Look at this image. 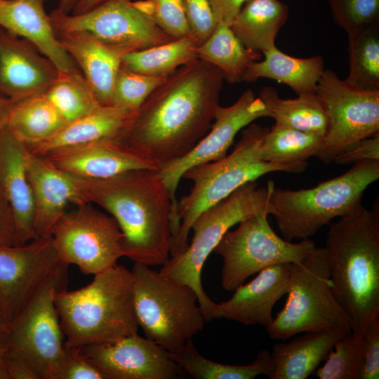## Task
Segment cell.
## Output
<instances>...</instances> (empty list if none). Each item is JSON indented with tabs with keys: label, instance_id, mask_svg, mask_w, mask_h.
Listing matches in <instances>:
<instances>
[{
	"label": "cell",
	"instance_id": "1",
	"mask_svg": "<svg viewBox=\"0 0 379 379\" xmlns=\"http://www.w3.org/2000/svg\"><path fill=\"white\" fill-rule=\"evenodd\" d=\"M224 77L199 58L168 75L132 114L115 139L159 168L188 152L208 133Z\"/></svg>",
	"mask_w": 379,
	"mask_h": 379
},
{
	"label": "cell",
	"instance_id": "2",
	"mask_svg": "<svg viewBox=\"0 0 379 379\" xmlns=\"http://www.w3.org/2000/svg\"><path fill=\"white\" fill-rule=\"evenodd\" d=\"M81 204L112 216L124 234L125 257L147 266L170 257L173 202L159 170L139 169L111 178H80Z\"/></svg>",
	"mask_w": 379,
	"mask_h": 379
},
{
	"label": "cell",
	"instance_id": "3",
	"mask_svg": "<svg viewBox=\"0 0 379 379\" xmlns=\"http://www.w3.org/2000/svg\"><path fill=\"white\" fill-rule=\"evenodd\" d=\"M333 292L362 335L379 316V211L361 204L329 224L324 247Z\"/></svg>",
	"mask_w": 379,
	"mask_h": 379
},
{
	"label": "cell",
	"instance_id": "4",
	"mask_svg": "<svg viewBox=\"0 0 379 379\" xmlns=\"http://www.w3.org/2000/svg\"><path fill=\"white\" fill-rule=\"evenodd\" d=\"M54 302L65 347L111 343L138 333L133 276L122 265L94 275L79 289L57 291Z\"/></svg>",
	"mask_w": 379,
	"mask_h": 379
},
{
	"label": "cell",
	"instance_id": "5",
	"mask_svg": "<svg viewBox=\"0 0 379 379\" xmlns=\"http://www.w3.org/2000/svg\"><path fill=\"white\" fill-rule=\"evenodd\" d=\"M269 127L251 124L245 127L232 152L223 158L194 166L182 175L190 180V192L177 200L172 215L170 255L187 246L192 225L206 209L223 200L244 184L272 172L301 173L308 162L295 164H273L262 160L258 149Z\"/></svg>",
	"mask_w": 379,
	"mask_h": 379
},
{
	"label": "cell",
	"instance_id": "6",
	"mask_svg": "<svg viewBox=\"0 0 379 379\" xmlns=\"http://www.w3.org/2000/svg\"><path fill=\"white\" fill-rule=\"evenodd\" d=\"M378 178L379 161L367 160L312 188L291 190L274 186L269 215L285 240L310 239L332 220L360 205L364 191Z\"/></svg>",
	"mask_w": 379,
	"mask_h": 379
},
{
	"label": "cell",
	"instance_id": "7",
	"mask_svg": "<svg viewBox=\"0 0 379 379\" xmlns=\"http://www.w3.org/2000/svg\"><path fill=\"white\" fill-rule=\"evenodd\" d=\"M274 186L272 180H268L265 187H258L255 181L248 182L204 211L192 225L191 243L182 252L169 257L161 265V274L194 291L206 321L213 319L216 302L203 288L201 272L205 262L232 227L252 215L269 214V199Z\"/></svg>",
	"mask_w": 379,
	"mask_h": 379
},
{
	"label": "cell",
	"instance_id": "8",
	"mask_svg": "<svg viewBox=\"0 0 379 379\" xmlns=\"http://www.w3.org/2000/svg\"><path fill=\"white\" fill-rule=\"evenodd\" d=\"M133 304L145 337L168 352L180 350L206 321L194 291L149 266L134 262Z\"/></svg>",
	"mask_w": 379,
	"mask_h": 379
},
{
	"label": "cell",
	"instance_id": "9",
	"mask_svg": "<svg viewBox=\"0 0 379 379\" xmlns=\"http://www.w3.org/2000/svg\"><path fill=\"white\" fill-rule=\"evenodd\" d=\"M288 298L265 328L270 338L283 340L306 332L352 330L350 320L333 292L324 247H315L294 264Z\"/></svg>",
	"mask_w": 379,
	"mask_h": 379
},
{
	"label": "cell",
	"instance_id": "10",
	"mask_svg": "<svg viewBox=\"0 0 379 379\" xmlns=\"http://www.w3.org/2000/svg\"><path fill=\"white\" fill-rule=\"evenodd\" d=\"M269 214L248 217L229 230L213 252L221 256V283L234 291L252 275L278 264H300L316 247L310 239L294 243L277 235L268 222Z\"/></svg>",
	"mask_w": 379,
	"mask_h": 379
},
{
	"label": "cell",
	"instance_id": "11",
	"mask_svg": "<svg viewBox=\"0 0 379 379\" xmlns=\"http://www.w3.org/2000/svg\"><path fill=\"white\" fill-rule=\"evenodd\" d=\"M67 269L48 281L2 332L7 350L25 361L38 379H57L65 355L63 333L55 305L65 289Z\"/></svg>",
	"mask_w": 379,
	"mask_h": 379
},
{
	"label": "cell",
	"instance_id": "12",
	"mask_svg": "<svg viewBox=\"0 0 379 379\" xmlns=\"http://www.w3.org/2000/svg\"><path fill=\"white\" fill-rule=\"evenodd\" d=\"M316 94L328 119V128L317 158L329 164L345 149L379 133V88H364L324 69Z\"/></svg>",
	"mask_w": 379,
	"mask_h": 379
},
{
	"label": "cell",
	"instance_id": "13",
	"mask_svg": "<svg viewBox=\"0 0 379 379\" xmlns=\"http://www.w3.org/2000/svg\"><path fill=\"white\" fill-rule=\"evenodd\" d=\"M51 237L60 259L85 274L102 272L125 256L124 234L117 221L92 204L65 212Z\"/></svg>",
	"mask_w": 379,
	"mask_h": 379
},
{
	"label": "cell",
	"instance_id": "14",
	"mask_svg": "<svg viewBox=\"0 0 379 379\" xmlns=\"http://www.w3.org/2000/svg\"><path fill=\"white\" fill-rule=\"evenodd\" d=\"M67 266L60 259L51 236L20 245L0 244V317L6 326Z\"/></svg>",
	"mask_w": 379,
	"mask_h": 379
},
{
	"label": "cell",
	"instance_id": "15",
	"mask_svg": "<svg viewBox=\"0 0 379 379\" xmlns=\"http://www.w3.org/2000/svg\"><path fill=\"white\" fill-rule=\"evenodd\" d=\"M49 15L57 32L85 31L106 44L131 51L174 40L131 0H106L77 14L62 13L55 8Z\"/></svg>",
	"mask_w": 379,
	"mask_h": 379
},
{
	"label": "cell",
	"instance_id": "16",
	"mask_svg": "<svg viewBox=\"0 0 379 379\" xmlns=\"http://www.w3.org/2000/svg\"><path fill=\"white\" fill-rule=\"evenodd\" d=\"M265 117H270L267 105L251 89L244 91L232 105L218 107L209 131L192 149L159 169L173 202V213L176 190L185 171L225 157L237 134L254 120Z\"/></svg>",
	"mask_w": 379,
	"mask_h": 379
},
{
	"label": "cell",
	"instance_id": "17",
	"mask_svg": "<svg viewBox=\"0 0 379 379\" xmlns=\"http://www.w3.org/2000/svg\"><path fill=\"white\" fill-rule=\"evenodd\" d=\"M80 352L105 379H175L182 371L166 350L138 333Z\"/></svg>",
	"mask_w": 379,
	"mask_h": 379
},
{
	"label": "cell",
	"instance_id": "18",
	"mask_svg": "<svg viewBox=\"0 0 379 379\" xmlns=\"http://www.w3.org/2000/svg\"><path fill=\"white\" fill-rule=\"evenodd\" d=\"M58 73L32 44L0 27V95L19 101L43 94Z\"/></svg>",
	"mask_w": 379,
	"mask_h": 379
},
{
	"label": "cell",
	"instance_id": "19",
	"mask_svg": "<svg viewBox=\"0 0 379 379\" xmlns=\"http://www.w3.org/2000/svg\"><path fill=\"white\" fill-rule=\"evenodd\" d=\"M293 265H274L259 272L251 281L237 288L230 299L216 303L213 319L267 328L273 321L274 305L289 291Z\"/></svg>",
	"mask_w": 379,
	"mask_h": 379
},
{
	"label": "cell",
	"instance_id": "20",
	"mask_svg": "<svg viewBox=\"0 0 379 379\" xmlns=\"http://www.w3.org/2000/svg\"><path fill=\"white\" fill-rule=\"evenodd\" d=\"M41 157L58 168L86 180L105 179L139 169L159 170L154 161L114 138L64 148Z\"/></svg>",
	"mask_w": 379,
	"mask_h": 379
},
{
	"label": "cell",
	"instance_id": "21",
	"mask_svg": "<svg viewBox=\"0 0 379 379\" xmlns=\"http://www.w3.org/2000/svg\"><path fill=\"white\" fill-rule=\"evenodd\" d=\"M26 166L34 199L36 238L51 237L67 206L81 204L80 178L29 150Z\"/></svg>",
	"mask_w": 379,
	"mask_h": 379
},
{
	"label": "cell",
	"instance_id": "22",
	"mask_svg": "<svg viewBox=\"0 0 379 379\" xmlns=\"http://www.w3.org/2000/svg\"><path fill=\"white\" fill-rule=\"evenodd\" d=\"M27 150L6 125L0 127V191L13 211L16 245L36 238L34 199L26 166Z\"/></svg>",
	"mask_w": 379,
	"mask_h": 379
},
{
	"label": "cell",
	"instance_id": "23",
	"mask_svg": "<svg viewBox=\"0 0 379 379\" xmlns=\"http://www.w3.org/2000/svg\"><path fill=\"white\" fill-rule=\"evenodd\" d=\"M45 0H0V27L32 44L60 72L80 71L64 49Z\"/></svg>",
	"mask_w": 379,
	"mask_h": 379
},
{
	"label": "cell",
	"instance_id": "24",
	"mask_svg": "<svg viewBox=\"0 0 379 379\" xmlns=\"http://www.w3.org/2000/svg\"><path fill=\"white\" fill-rule=\"evenodd\" d=\"M57 34L98 102L101 105H110L123 57L131 51L106 44L85 31L58 32Z\"/></svg>",
	"mask_w": 379,
	"mask_h": 379
},
{
	"label": "cell",
	"instance_id": "25",
	"mask_svg": "<svg viewBox=\"0 0 379 379\" xmlns=\"http://www.w3.org/2000/svg\"><path fill=\"white\" fill-rule=\"evenodd\" d=\"M352 330L306 332L288 343L273 346L270 379H305L327 357L335 343Z\"/></svg>",
	"mask_w": 379,
	"mask_h": 379
},
{
	"label": "cell",
	"instance_id": "26",
	"mask_svg": "<svg viewBox=\"0 0 379 379\" xmlns=\"http://www.w3.org/2000/svg\"><path fill=\"white\" fill-rule=\"evenodd\" d=\"M133 113L121 107L100 105L88 114L67 123L51 138L27 147L34 154L45 156L64 148L115 139Z\"/></svg>",
	"mask_w": 379,
	"mask_h": 379
},
{
	"label": "cell",
	"instance_id": "27",
	"mask_svg": "<svg viewBox=\"0 0 379 379\" xmlns=\"http://www.w3.org/2000/svg\"><path fill=\"white\" fill-rule=\"evenodd\" d=\"M262 54V60L249 66L243 81L249 83L267 78L287 85L297 95L315 93L324 70L321 56L296 58L286 54L276 46Z\"/></svg>",
	"mask_w": 379,
	"mask_h": 379
},
{
	"label": "cell",
	"instance_id": "28",
	"mask_svg": "<svg viewBox=\"0 0 379 379\" xmlns=\"http://www.w3.org/2000/svg\"><path fill=\"white\" fill-rule=\"evenodd\" d=\"M288 14V6L280 0H248L230 27L246 48L263 53L276 46Z\"/></svg>",
	"mask_w": 379,
	"mask_h": 379
},
{
	"label": "cell",
	"instance_id": "29",
	"mask_svg": "<svg viewBox=\"0 0 379 379\" xmlns=\"http://www.w3.org/2000/svg\"><path fill=\"white\" fill-rule=\"evenodd\" d=\"M258 96L267 105L275 125L324 137L328 119L316 93L284 99L279 98L276 89L265 86Z\"/></svg>",
	"mask_w": 379,
	"mask_h": 379
},
{
	"label": "cell",
	"instance_id": "30",
	"mask_svg": "<svg viewBox=\"0 0 379 379\" xmlns=\"http://www.w3.org/2000/svg\"><path fill=\"white\" fill-rule=\"evenodd\" d=\"M197 58L217 67L230 84L243 81L252 62L261 59V53L246 48L230 26L220 22L212 34L197 48Z\"/></svg>",
	"mask_w": 379,
	"mask_h": 379
},
{
	"label": "cell",
	"instance_id": "31",
	"mask_svg": "<svg viewBox=\"0 0 379 379\" xmlns=\"http://www.w3.org/2000/svg\"><path fill=\"white\" fill-rule=\"evenodd\" d=\"M66 124L43 93L16 101L6 126L20 141L31 146L51 138Z\"/></svg>",
	"mask_w": 379,
	"mask_h": 379
},
{
	"label": "cell",
	"instance_id": "32",
	"mask_svg": "<svg viewBox=\"0 0 379 379\" xmlns=\"http://www.w3.org/2000/svg\"><path fill=\"white\" fill-rule=\"evenodd\" d=\"M168 354L182 370L196 379H253L260 375L268 376L272 370L271 353L267 350L260 352L247 365L221 364L201 355L192 339L180 350Z\"/></svg>",
	"mask_w": 379,
	"mask_h": 379
},
{
	"label": "cell",
	"instance_id": "33",
	"mask_svg": "<svg viewBox=\"0 0 379 379\" xmlns=\"http://www.w3.org/2000/svg\"><path fill=\"white\" fill-rule=\"evenodd\" d=\"M199 46L192 36L174 39L145 49L126 53L122 65L146 75L166 77L197 59Z\"/></svg>",
	"mask_w": 379,
	"mask_h": 379
},
{
	"label": "cell",
	"instance_id": "34",
	"mask_svg": "<svg viewBox=\"0 0 379 379\" xmlns=\"http://www.w3.org/2000/svg\"><path fill=\"white\" fill-rule=\"evenodd\" d=\"M324 136L274 124L263 135L259 146L260 158L279 164L307 162L318 156Z\"/></svg>",
	"mask_w": 379,
	"mask_h": 379
},
{
	"label": "cell",
	"instance_id": "35",
	"mask_svg": "<svg viewBox=\"0 0 379 379\" xmlns=\"http://www.w3.org/2000/svg\"><path fill=\"white\" fill-rule=\"evenodd\" d=\"M349 83L364 88H379V25L347 33Z\"/></svg>",
	"mask_w": 379,
	"mask_h": 379
},
{
	"label": "cell",
	"instance_id": "36",
	"mask_svg": "<svg viewBox=\"0 0 379 379\" xmlns=\"http://www.w3.org/2000/svg\"><path fill=\"white\" fill-rule=\"evenodd\" d=\"M44 95L67 123L101 105L80 71L59 72Z\"/></svg>",
	"mask_w": 379,
	"mask_h": 379
},
{
	"label": "cell",
	"instance_id": "37",
	"mask_svg": "<svg viewBox=\"0 0 379 379\" xmlns=\"http://www.w3.org/2000/svg\"><path fill=\"white\" fill-rule=\"evenodd\" d=\"M362 335L350 331L338 340L321 367L315 371L319 379H358L362 361Z\"/></svg>",
	"mask_w": 379,
	"mask_h": 379
},
{
	"label": "cell",
	"instance_id": "38",
	"mask_svg": "<svg viewBox=\"0 0 379 379\" xmlns=\"http://www.w3.org/2000/svg\"><path fill=\"white\" fill-rule=\"evenodd\" d=\"M167 77L146 75L121 65L114 82L110 105L134 112Z\"/></svg>",
	"mask_w": 379,
	"mask_h": 379
},
{
	"label": "cell",
	"instance_id": "39",
	"mask_svg": "<svg viewBox=\"0 0 379 379\" xmlns=\"http://www.w3.org/2000/svg\"><path fill=\"white\" fill-rule=\"evenodd\" d=\"M134 3L171 38L192 36L183 0H139Z\"/></svg>",
	"mask_w": 379,
	"mask_h": 379
},
{
	"label": "cell",
	"instance_id": "40",
	"mask_svg": "<svg viewBox=\"0 0 379 379\" xmlns=\"http://www.w3.org/2000/svg\"><path fill=\"white\" fill-rule=\"evenodd\" d=\"M332 17L347 33L379 25V0H328Z\"/></svg>",
	"mask_w": 379,
	"mask_h": 379
},
{
	"label": "cell",
	"instance_id": "41",
	"mask_svg": "<svg viewBox=\"0 0 379 379\" xmlns=\"http://www.w3.org/2000/svg\"><path fill=\"white\" fill-rule=\"evenodd\" d=\"M191 36L200 45L214 32L218 22L208 0H183Z\"/></svg>",
	"mask_w": 379,
	"mask_h": 379
},
{
	"label": "cell",
	"instance_id": "42",
	"mask_svg": "<svg viewBox=\"0 0 379 379\" xmlns=\"http://www.w3.org/2000/svg\"><path fill=\"white\" fill-rule=\"evenodd\" d=\"M362 361L358 379L379 378V316L371 320L361 338Z\"/></svg>",
	"mask_w": 379,
	"mask_h": 379
},
{
	"label": "cell",
	"instance_id": "43",
	"mask_svg": "<svg viewBox=\"0 0 379 379\" xmlns=\"http://www.w3.org/2000/svg\"><path fill=\"white\" fill-rule=\"evenodd\" d=\"M57 379H105L104 375L80 352V348L65 347Z\"/></svg>",
	"mask_w": 379,
	"mask_h": 379
},
{
	"label": "cell",
	"instance_id": "44",
	"mask_svg": "<svg viewBox=\"0 0 379 379\" xmlns=\"http://www.w3.org/2000/svg\"><path fill=\"white\" fill-rule=\"evenodd\" d=\"M367 160L379 161V133L354 143L336 156L333 162L346 165Z\"/></svg>",
	"mask_w": 379,
	"mask_h": 379
},
{
	"label": "cell",
	"instance_id": "45",
	"mask_svg": "<svg viewBox=\"0 0 379 379\" xmlns=\"http://www.w3.org/2000/svg\"><path fill=\"white\" fill-rule=\"evenodd\" d=\"M0 244L16 245V229L11 206L0 191Z\"/></svg>",
	"mask_w": 379,
	"mask_h": 379
},
{
	"label": "cell",
	"instance_id": "46",
	"mask_svg": "<svg viewBox=\"0 0 379 379\" xmlns=\"http://www.w3.org/2000/svg\"><path fill=\"white\" fill-rule=\"evenodd\" d=\"M248 0H208L217 22H222L229 26Z\"/></svg>",
	"mask_w": 379,
	"mask_h": 379
},
{
	"label": "cell",
	"instance_id": "47",
	"mask_svg": "<svg viewBox=\"0 0 379 379\" xmlns=\"http://www.w3.org/2000/svg\"><path fill=\"white\" fill-rule=\"evenodd\" d=\"M4 360L8 379H38L25 361L8 350L4 354Z\"/></svg>",
	"mask_w": 379,
	"mask_h": 379
},
{
	"label": "cell",
	"instance_id": "48",
	"mask_svg": "<svg viewBox=\"0 0 379 379\" xmlns=\"http://www.w3.org/2000/svg\"><path fill=\"white\" fill-rule=\"evenodd\" d=\"M15 102L0 95V127L6 125L11 111Z\"/></svg>",
	"mask_w": 379,
	"mask_h": 379
},
{
	"label": "cell",
	"instance_id": "49",
	"mask_svg": "<svg viewBox=\"0 0 379 379\" xmlns=\"http://www.w3.org/2000/svg\"><path fill=\"white\" fill-rule=\"evenodd\" d=\"M106 0H78L71 13L77 14L87 11Z\"/></svg>",
	"mask_w": 379,
	"mask_h": 379
},
{
	"label": "cell",
	"instance_id": "50",
	"mask_svg": "<svg viewBox=\"0 0 379 379\" xmlns=\"http://www.w3.org/2000/svg\"><path fill=\"white\" fill-rule=\"evenodd\" d=\"M77 1L78 0H60L59 6L56 9L62 13H71Z\"/></svg>",
	"mask_w": 379,
	"mask_h": 379
},
{
	"label": "cell",
	"instance_id": "51",
	"mask_svg": "<svg viewBox=\"0 0 379 379\" xmlns=\"http://www.w3.org/2000/svg\"><path fill=\"white\" fill-rule=\"evenodd\" d=\"M4 357H0V379H8L6 366L4 364Z\"/></svg>",
	"mask_w": 379,
	"mask_h": 379
},
{
	"label": "cell",
	"instance_id": "52",
	"mask_svg": "<svg viewBox=\"0 0 379 379\" xmlns=\"http://www.w3.org/2000/svg\"><path fill=\"white\" fill-rule=\"evenodd\" d=\"M7 350V345L3 337L2 332H0V357H4Z\"/></svg>",
	"mask_w": 379,
	"mask_h": 379
},
{
	"label": "cell",
	"instance_id": "53",
	"mask_svg": "<svg viewBox=\"0 0 379 379\" xmlns=\"http://www.w3.org/2000/svg\"><path fill=\"white\" fill-rule=\"evenodd\" d=\"M7 328L6 324L0 317V332L4 331Z\"/></svg>",
	"mask_w": 379,
	"mask_h": 379
}]
</instances>
